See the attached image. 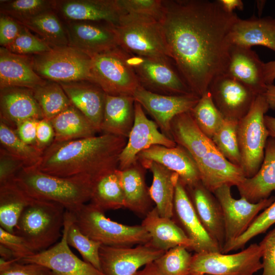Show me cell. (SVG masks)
Returning <instances> with one entry per match:
<instances>
[{
	"label": "cell",
	"mask_w": 275,
	"mask_h": 275,
	"mask_svg": "<svg viewBox=\"0 0 275 275\" xmlns=\"http://www.w3.org/2000/svg\"><path fill=\"white\" fill-rule=\"evenodd\" d=\"M0 244L12 253L14 259L21 261L35 254L22 237L0 227Z\"/></svg>",
	"instance_id": "obj_49"
},
{
	"label": "cell",
	"mask_w": 275,
	"mask_h": 275,
	"mask_svg": "<svg viewBox=\"0 0 275 275\" xmlns=\"http://www.w3.org/2000/svg\"><path fill=\"white\" fill-rule=\"evenodd\" d=\"M133 97L135 101L140 103L154 119L161 132L172 140V121L176 116L189 112L200 98L194 94L166 95L154 93L140 86L134 92Z\"/></svg>",
	"instance_id": "obj_15"
},
{
	"label": "cell",
	"mask_w": 275,
	"mask_h": 275,
	"mask_svg": "<svg viewBox=\"0 0 275 275\" xmlns=\"http://www.w3.org/2000/svg\"><path fill=\"white\" fill-rule=\"evenodd\" d=\"M21 24L36 34L51 48L69 46L65 25L53 9L45 11Z\"/></svg>",
	"instance_id": "obj_37"
},
{
	"label": "cell",
	"mask_w": 275,
	"mask_h": 275,
	"mask_svg": "<svg viewBox=\"0 0 275 275\" xmlns=\"http://www.w3.org/2000/svg\"><path fill=\"white\" fill-rule=\"evenodd\" d=\"M1 14L8 15L19 23L26 21L48 10L53 9L52 1H1Z\"/></svg>",
	"instance_id": "obj_42"
},
{
	"label": "cell",
	"mask_w": 275,
	"mask_h": 275,
	"mask_svg": "<svg viewBox=\"0 0 275 275\" xmlns=\"http://www.w3.org/2000/svg\"><path fill=\"white\" fill-rule=\"evenodd\" d=\"M119 46L127 52L151 58L172 59L159 21L149 16L123 14L115 25Z\"/></svg>",
	"instance_id": "obj_7"
},
{
	"label": "cell",
	"mask_w": 275,
	"mask_h": 275,
	"mask_svg": "<svg viewBox=\"0 0 275 275\" xmlns=\"http://www.w3.org/2000/svg\"><path fill=\"white\" fill-rule=\"evenodd\" d=\"M25 167L24 163L5 149H0V184L12 180Z\"/></svg>",
	"instance_id": "obj_50"
},
{
	"label": "cell",
	"mask_w": 275,
	"mask_h": 275,
	"mask_svg": "<svg viewBox=\"0 0 275 275\" xmlns=\"http://www.w3.org/2000/svg\"><path fill=\"white\" fill-rule=\"evenodd\" d=\"M71 219V212L66 210L60 241L52 247L20 261L40 264L55 275H105L90 263L80 259L71 251L67 241V230Z\"/></svg>",
	"instance_id": "obj_14"
},
{
	"label": "cell",
	"mask_w": 275,
	"mask_h": 275,
	"mask_svg": "<svg viewBox=\"0 0 275 275\" xmlns=\"http://www.w3.org/2000/svg\"><path fill=\"white\" fill-rule=\"evenodd\" d=\"M0 118L14 129L22 121L43 118L40 107L34 98L33 90L12 87L1 89Z\"/></svg>",
	"instance_id": "obj_25"
},
{
	"label": "cell",
	"mask_w": 275,
	"mask_h": 275,
	"mask_svg": "<svg viewBox=\"0 0 275 275\" xmlns=\"http://www.w3.org/2000/svg\"><path fill=\"white\" fill-rule=\"evenodd\" d=\"M264 64L251 48L231 45L222 74L240 82L257 95L263 94L267 86Z\"/></svg>",
	"instance_id": "obj_21"
},
{
	"label": "cell",
	"mask_w": 275,
	"mask_h": 275,
	"mask_svg": "<svg viewBox=\"0 0 275 275\" xmlns=\"http://www.w3.org/2000/svg\"><path fill=\"white\" fill-rule=\"evenodd\" d=\"M264 73L267 85L273 84L275 80V60L264 64Z\"/></svg>",
	"instance_id": "obj_56"
},
{
	"label": "cell",
	"mask_w": 275,
	"mask_h": 275,
	"mask_svg": "<svg viewBox=\"0 0 275 275\" xmlns=\"http://www.w3.org/2000/svg\"><path fill=\"white\" fill-rule=\"evenodd\" d=\"M189 112L199 129L211 139L225 120L215 106L209 91L200 98Z\"/></svg>",
	"instance_id": "obj_40"
},
{
	"label": "cell",
	"mask_w": 275,
	"mask_h": 275,
	"mask_svg": "<svg viewBox=\"0 0 275 275\" xmlns=\"http://www.w3.org/2000/svg\"><path fill=\"white\" fill-rule=\"evenodd\" d=\"M69 46L92 57L119 46L114 25L104 22L67 21Z\"/></svg>",
	"instance_id": "obj_19"
},
{
	"label": "cell",
	"mask_w": 275,
	"mask_h": 275,
	"mask_svg": "<svg viewBox=\"0 0 275 275\" xmlns=\"http://www.w3.org/2000/svg\"><path fill=\"white\" fill-rule=\"evenodd\" d=\"M134 275H164L155 262H152L146 265L143 269L138 271Z\"/></svg>",
	"instance_id": "obj_57"
},
{
	"label": "cell",
	"mask_w": 275,
	"mask_h": 275,
	"mask_svg": "<svg viewBox=\"0 0 275 275\" xmlns=\"http://www.w3.org/2000/svg\"><path fill=\"white\" fill-rule=\"evenodd\" d=\"M262 250L261 275H275V227L259 243Z\"/></svg>",
	"instance_id": "obj_51"
},
{
	"label": "cell",
	"mask_w": 275,
	"mask_h": 275,
	"mask_svg": "<svg viewBox=\"0 0 275 275\" xmlns=\"http://www.w3.org/2000/svg\"><path fill=\"white\" fill-rule=\"evenodd\" d=\"M71 104L101 132L106 93L95 83L81 80L59 83Z\"/></svg>",
	"instance_id": "obj_26"
},
{
	"label": "cell",
	"mask_w": 275,
	"mask_h": 275,
	"mask_svg": "<svg viewBox=\"0 0 275 275\" xmlns=\"http://www.w3.org/2000/svg\"><path fill=\"white\" fill-rule=\"evenodd\" d=\"M32 90L43 117L47 120H50L72 104L58 82L46 80Z\"/></svg>",
	"instance_id": "obj_38"
},
{
	"label": "cell",
	"mask_w": 275,
	"mask_h": 275,
	"mask_svg": "<svg viewBox=\"0 0 275 275\" xmlns=\"http://www.w3.org/2000/svg\"><path fill=\"white\" fill-rule=\"evenodd\" d=\"M123 14H134L151 17L158 21L163 13L162 0H116Z\"/></svg>",
	"instance_id": "obj_47"
},
{
	"label": "cell",
	"mask_w": 275,
	"mask_h": 275,
	"mask_svg": "<svg viewBox=\"0 0 275 275\" xmlns=\"http://www.w3.org/2000/svg\"><path fill=\"white\" fill-rule=\"evenodd\" d=\"M23 25L14 18L1 13L0 45L6 47L19 35Z\"/></svg>",
	"instance_id": "obj_52"
},
{
	"label": "cell",
	"mask_w": 275,
	"mask_h": 275,
	"mask_svg": "<svg viewBox=\"0 0 275 275\" xmlns=\"http://www.w3.org/2000/svg\"><path fill=\"white\" fill-rule=\"evenodd\" d=\"M0 275H55L40 264L23 262L15 259H0Z\"/></svg>",
	"instance_id": "obj_48"
},
{
	"label": "cell",
	"mask_w": 275,
	"mask_h": 275,
	"mask_svg": "<svg viewBox=\"0 0 275 275\" xmlns=\"http://www.w3.org/2000/svg\"><path fill=\"white\" fill-rule=\"evenodd\" d=\"M52 4L66 22H104L116 25L123 14L116 0H60L52 1Z\"/></svg>",
	"instance_id": "obj_22"
},
{
	"label": "cell",
	"mask_w": 275,
	"mask_h": 275,
	"mask_svg": "<svg viewBox=\"0 0 275 275\" xmlns=\"http://www.w3.org/2000/svg\"><path fill=\"white\" fill-rule=\"evenodd\" d=\"M128 61L140 86L146 90L166 95L194 94L172 59L147 58L128 53Z\"/></svg>",
	"instance_id": "obj_11"
},
{
	"label": "cell",
	"mask_w": 275,
	"mask_h": 275,
	"mask_svg": "<svg viewBox=\"0 0 275 275\" xmlns=\"http://www.w3.org/2000/svg\"><path fill=\"white\" fill-rule=\"evenodd\" d=\"M31 56L34 70L44 80L58 83L91 81V57L70 46Z\"/></svg>",
	"instance_id": "obj_10"
},
{
	"label": "cell",
	"mask_w": 275,
	"mask_h": 275,
	"mask_svg": "<svg viewBox=\"0 0 275 275\" xmlns=\"http://www.w3.org/2000/svg\"><path fill=\"white\" fill-rule=\"evenodd\" d=\"M127 143L119 156L118 169L123 170L135 162L138 155L153 145L174 147V141L168 138L158 129L156 123L149 120L144 109L134 102V120Z\"/></svg>",
	"instance_id": "obj_17"
},
{
	"label": "cell",
	"mask_w": 275,
	"mask_h": 275,
	"mask_svg": "<svg viewBox=\"0 0 275 275\" xmlns=\"http://www.w3.org/2000/svg\"><path fill=\"white\" fill-rule=\"evenodd\" d=\"M174 217L175 220H173L194 242L196 253H221L218 244L210 237L201 223L185 186L179 179L175 190Z\"/></svg>",
	"instance_id": "obj_20"
},
{
	"label": "cell",
	"mask_w": 275,
	"mask_h": 275,
	"mask_svg": "<svg viewBox=\"0 0 275 275\" xmlns=\"http://www.w3.org/2000/svg\"><path fill=\"white\" fill-rule=\"evenodd\" d=\"M231 187L225 184L213 193L223 213L225 233L224 245L243 234L259 213L268 207L275 198V197H270L257 203H251L243 197L236 199L232 196Z\"/></svg>",
	"instance_id": "obj_13"
},
{
	"label": "cell",
	"mask_w": 275,
	"mask_h": 275,
	"mask_svg": "<svg viewBox=\"0 0 275 275\" xmlns=\"http://www.w3.org/2000/svg\"><path fill=\"white\" fill-rule=\"evenodd\" d=\"M5 48L12 53L29 56L44 53L52 48L24 26L17 38Z\"/></svg>",
	"instance_id": "obj_46"
},
{
	"label": "cell",
	"mask_w": 275,
	"mask_h": 275,
	"mask_svg": "<svg viewBox=\"0 0 275 275\" xmlns=\"http://www.w3.org/2000/svg\"><path fill=\"white\" fill-rule=\"evenodd\" d=\"M91 57V81L106 94L133 96L140 84L127 51L118 46Z\"/></svg>",
	"instance_id": "obj_9"
},
{
	"label": "cell",
	"mask_w": 275,
	"mask_h": 275,
	"mask_svg": "<svg viewBox=\"0 0 275 275\" xmlns=\"http://www.w3.org/2000/svg\"><path fill=\"white\" fill-rule=\"evenodd\" d=\"M224 10L228 13H234L235 9L242 10L244 8L243 3L241 0H217Z\"/></svg>",
	"instance_id": "obj_55"
},
{
	"label": "cell",
	"mask_w": 275,
	"mask_h": 275,
	"mask_svg": "<svg viewBox=\"0 0 275 275\" xmlns=\"http://www.w3.org/2000/svg\"><path fill=\"white\" fill-rule=\"evenodd\" d=\"M55 133L49 120L43 118L38 121L35 146L42 152L54 142Z\"/></svg>",
	"instance_id": "obj_53"
},
{
	"label": "cell",
	"mask_w": 275,
	"mask_h": 275,
	"mask_svg": "<svg viewBox=\"0 0 275 275\" xmlns=\"http://www.w3.org/2000/svg\"><path fill=\"white\" fill-rule=\"evenodd\" d=\"M34 200L13 180L0 184V226L14 233L20 215Z\"/></svg>",
	"instance_id": "obj_34"
},
{
	"label": "cell",
	"mask_w": 275,
	"mask_h": 275,
	"mask_svg": "<svg viewBox=\"0 0 275 275\" xmlns=\"http://www.w3.org/2000/svg\"><path fill=\"white\" fill-rule=\"evenodd\" d=\"M49 121L54 130V142L92 137L97 132L88 119L72 104Z\"/></svg>",
	"instance_id": "obj_35"
},
{
	"label": "cell",
	"mask_w": 275,
	"mask_h": 275,
	"mask_svg": "<svg viewBox=\"0 0 275 275\" xmlns=\"http://www.w3.org/2000/svg\"><path fill=\"white\" fill-rule=\"evenodd\" d=\"M141 225L150 235V243L158 250L166 252L177 246L194 250V242L173 218L160 216L155 207L145 216Z\"/></svg>",
	"instance_id": "obj_28"
},
{
	"label": "cell",
	"mask_w": 275,
	"mask_h": 275,
	"mask_svg": "<svg viewBox=\"0 0 275 275\" xmlns=\"http://www.w3.org/2000/svg\"><path fill=\"white\" fill-rule=\"evenodd\" d=\"M185 188L201 223L218 244L222 253L225 243V233L223 213L217 199L201 181Z\"/></svg>",
	"instance_id": "obj_24"
},
{
	"label": "cell",
	"mask_w": 275,
	"mask_h": 275,
	"mask_svg": "<svg viewBox=\"0 0 275 275\" xmlns=\"http://www.w3.org/2000/svg\"><path fill=\"white\" fill-rule=\"evenodd\" d=\"M238 121L225 118L212 141L223 156L241 169V159L237 138Z\"/></svg>",
	"instance_id": "obj_41"
},
{
	"label": "cell",
	"mask_w": 275,
	"mask_h": 275,
	"mask_svg": "<svg viewBox=\"0 0 275 275\" xmlns=\"http://www.w3.org/2000/svg\"><path fill=\"white\" fill-rule=\"evenodd\" d=\"M164 252L150 242L135 247L101 245V270L105 275H134L140 268L155 261Z\"/></svg>",
	"instance_id": "obj_16"
},
{
	"label": "cell",
	"mask_w": 275,
	"mask_h": 275,
	"mask_svg": "<svg viewBox=\"0 0 275 275\" xmlns=\"http://www.w3.org/2000/svg\"><path fill=\"white\" fill-rule=\"evenodd\" d=\"M132 96L106 94L101 132L128 138L134 120Z\"/></svg>",
	"instance_id": "obj_32"
},
{
	"label": "cell",
	"mask_w": 275,
	"mask_h": 275,
	"mask_svg": "<svg viewBox=\"0 0 275 275\" xmlns=\"http://www.w3.org/2000/svg\"><path fill=\"white\" fill-rule=\"evenodd\" d=\"M237 187L240 197L251 203L267 199L275 191V138H268L258 172L253 176L245 178Z\"/></svg>",
	"instance_id": "obj_29"
},
{
	"label": "cell",
	"mask_w": 275,
	"mask_h": 275,
	"mask_svg": "<svg viewBox=\"0 0 275 275\" xmlns=\"http://www.w3.org/2000/svg\"><path fill=\"white\" fill-rule=\"evenodd\" d=\"M138 160H150L160 163L179 176V180L186 187L201 182L197 166L188 151L182 146L167 147L153 145L141 152Z\"/></svg>",
	"instance_id": "obj_23"
},
{
	"label": "cell",
	"mask_w": 275,
	"mask_h": 275,
	"mask_svg": "<svg viewBox=\"0 0 275 275\" xmlns=\"http://www.w3.org/2000/svg\"><path fill=\"white\" fill-rule=\"evenodd\" d=\"M262 248L257 243L232 254L196 253L192 257L191 274L254 275L262 269Z\"/></svg>",
	"instance_id": "obj_12"
},
{
	"label": "cell",
	"mask_w": 275,
	"mask_h": 275,
	"mask_svg": "<svg viewBox=\"0 0 275 275\" xmlns=\"http://www.w3.org/2000/svg\"><path fill=\"white\" fill-rule=\"evenodd\" d=\"M138 161L152 173L153 178L149 192L159 214L172 218L175 190L179 176L157 162L150 160Z\"/></svg>",
	"instance_id": "obj_33"
},
{
	"label": "cell",
	"mask_w": 275,
	"mask_h": 275,
	"mask_svg": "<svg viewBox=\"0 0 275 275\" xmlns=\"http://www.w3.org/2000/svg\"><path fill=\"white\" fill-rule=\"evenodd\" d=\"M67 241L69 246L78 251L84 261L101 271L99 258L101 243L84 234L74 223L72 216L67 230Z\"/></svg>",
	"instance_id": "obj_43"
},
{
	"label": "cell",
	"mask_w": 275,
	"mask_h": 275,
	"mask_svg": "<svg viewBox=\"0 0 275 275\" xmlns=\"http://www.w3.org/2000/svg\"><path fill=\"white\" fill-rule=\"evenodd\" d=\"M159 21L171 58L193 93L201 97L223 73L238 19L217 1L162 0Z\"/></svg>",
	"instance_id": "obj_1"
},
{
	"label": "cell",
	"mask_w": 275,
	"mask_h": 275,
	"mask_svg": "<svg viewBox=\"0 0 275 275\" xmlns=\"http://www.w3.org/2000/svg\"><path fill=\"white\" fill-rule=\"evenodd\" d=\"M264 123L269 136L275 138V117L265 115Z\"/></svg>",
	"instance_id": "obj_59"
},
{
	"label": "cell",
	"mask_w": 275,
	"mask_h": 275,
	"mask_svg": "<svg viewBox=\"0 0 275 275\" xmlns=\"http://www.w3.org/2000/svg\"><path fill=\"white\" fill-rule=\"evenodd\" d=\"M14 180L34 199L59 203L73 212L90 200L93 180L86 176L63 177L24 167Z\"/></svg>",
	"instance_id": "obj_4"
},
{
	"label": "cell",
	"mask_w": 275,
	"mask_h": 275,
	"mask_svg": "<svg viewBox=\"0 0 275 275\" xmlns=\"http://www.w3.org/2000/svg\"><path fill=\"white\" fill-rule=\"evenodd\" d=\"M66 211L59 203L34 199L22 211L14 233L35 253L45 250L62 237Z\"/></svg>",
	"instance_id": "obj_5"
},
{
	"label": "cell",
	"mask_w": 275,
	"mask_h": 275,
	"mask_svg": "<svg viewBox=\"0 0 275 275\" xmlns=\"http://www.w3.org/2000/svg\"><path fill=\"white\" fill-rule=\"evenodd\" d=\"M70 212L80 231L101 245L132 246L150 241V235L141 225L129 226L112 221L90 203Z\"/></svg>",
	"instance_id": "obj_6"
},
{
	"label": "cell",
	"mask_w": 275,
	"mask_h": 275,
	"mask_svg": "<svg viewBox=\"0 0 275 275\" xmlns=\"http://www.w3.org/2000/svg\"><path fill=\"white\" fill-rule=\"evenodd\" d=\"M46 81L34 70L31 56L15 54L0 47V90L12 87L33 89Z\"/></svg>",
	"instance_id": "obj_27"
},
{
	"label": "cell",
	"mask_w": 275,
	"mask_h": 275,
	"mask_svg": "<svg viewBox=\"0 0 275 275\" xmlns=\"http://www.w3.org/2000/svg\"><path fill=\"white\" fill-rule=\"evenodd\" d=\"M264 94L268 100L270 108L275 109V86L273 84L267 85L266 91Z\"/></svg>",
	"instance_id": "obj_58"
},
{
	"label": "cell",
	"mask_w": 275,
	"mask_h": 275,
	"mask_svg": "<svg viewBox=\"0 0 275 275\" xmlns=\"http://www.w3.org/2000/svg\"><path fill=\"white\" fill-rule=\"evenodd\" d=\"M230 40L231 45L249 48L261 45L275 52V18H238L232 28Z\"/></svg>",
	"instance_id": "obj_31"
},
{
	"label": "cell",
	"mask_w": 275,
	"mask_h": 275,
	"mask_svg": "<svg viewBox=\"0 0 275 275\" xmlns=\"http://www.w3.org/2000/svg\"><path fill=\"white\" fill-rule=\"evenodd\" d=\"M0 143L1 147L21 160L25 167L37 166L41 160L43 152L22 141L13 128L2 121Z\"/></svg>",
	"instance_id": "obj_39"
},
{
	"label": "cell",
	"mask_w": 275,
	"mask_h": 275,
	"mask_svg": "<svg viewBox=\"0 0 275 275\" xmlns=\"http://www.w3.org/2000/svg\"><path fill=\"white\" fill-rule=\"evenodd\" d=\"M38 119H30L20 123L14 129L18 137L25 143L35 146Z\"/></svg>",
	"instance_id": "obj_54"
},
{
	"label": "cell",
	"mask_w": 275,
	"mask_h": 275,
	"mask_svg": "<svg viewBox=\"0 0 275 275\" xmlns=\"http://www.w3.org/2000/svg\"><path fill=\"white\" fill-rule=\"evenodd\" d=\"M127 139L102 133L65 142H53L42 154L37 168L57 176H86L94 179L118 169Z\"/></svg>",
	"instance_id": "obj_2"
},
{
	"label": "cell",
	"mask_w": 275,
	"mask_h": 275,
	"mask_svg": "<svg viewBox=\"0 0 275 275\" xmlns=\"http://www.w3.org/2000/svg\"><path fill=\"white\" fill-rule=\"evenodd\" d=\"M118 170L125 208L144 218L153 208L149 187L146 182V169L137 160L128 168Z\"/></svg>",
	"instance_id": "obj_30"
},
{
	"label": "cell",
	"mask_w": 275,
	"mask_h": 275,
	"mask_svg": "<svg viewBox=\"0 0 275 275\" xmlns=\"http://www.w3.org/2000/svg\"><path fill=\"white\" fill-rule=\"evenodd\" d=\"M269 108L265 95H258L249 112L238 121L237 138L241 169L246 178L253 176L263 161L266 142L269 137L264 117Z\"/></svg>",
	"instance_id": "obj_8"
},
{
	"label": "cell",
	"mask_w": 275,
	"mask_h": 275,
	"mask_svg": "<svg viewBox=\"0 0 275 275\" xmlns=\"http://www.w3.org/2000/svg\"><path fill=\"white\" fill-rule=\"evenodd\" d=\"M191 275H209V274H201V273H194V274H191Z\"/></svg>",
	"instance_id": "obj_60"
},
{
	"label": "cell",
	"mask_w": 275,
	"mask_h": 275,
	"mask_svg": "<svg viewBox=\"0 0 275 275\" xmlns=\"http://www.w3.org/2000/svg\"><path fill=\"white\" fill-rule=\"evenodd\" d=\"M275 224V198L273 202L258 215L247 230L233 242L224 245L222 253L227 254L244 246L251 239L265 233Z\"/></svg>",
	"instance_id": "obj_45"
},
{
	"label": "cell",
	"mask_w": 275,
	"mask_h": 275,
	"mask_svg": "<svg viewBox=\"0 0 275 275\" xmlns=\"http://www.w3.org/2000/svg\"><path fill=\"white\" fill-rule=\"evenodd\" d=\"M208 91L224 118L238 121L249 112L257 96L246 86L224 74L213 79Z\"/></svg>",
	"instance_id": "obj_18"
},
{
	"label": "cell",
	"mask_w": 275,
	"mask_h": 275,
	"mask_svg": "<svg viewBox=\"0 0 275 275\" xmlns=\"http://www.w3.org/2000/svg\"><path fill=\"white\" fill-rule=\"evenodd\" d=\"M188 250L182 246L173 248L154 262L164 275H191L193 256Z\"/></svg>",
	"instance_id": "obj_44"
},
{
	"label": "cell",
	"mask_w": 275,
	"mask_h": 275,
	"mask_svg": "<svg viewBox=\"0 0 275 275\" xmlns=\"http://www.w3.org/2000/svg\"><path fill=\"white\" fill-rule=\"evenodd\" d=\"M90 203L103 211L125 208L118 169L93 180Z\"/></svg>",
	"instance_id": "obj_36"
},
{
	"label": "cell",
	"mask_w": 275,
	"mask_h": 275,
	"mask_svg": "<svg viewBox=\"0 0 275 275\" xmlns=\"http://www.w3.org/2000/svg\"><path fill=\"white\" fill-rule=\"evenodd\" d=\"M173 140L190 153L199 169L201 181L209 191L227 184H240L246 178L242 170L229 162L212 140L198 127L190 112L176 116L171 124Z\"/></svg>",
	"instance_id": "obj_3"
}]
</instances>
